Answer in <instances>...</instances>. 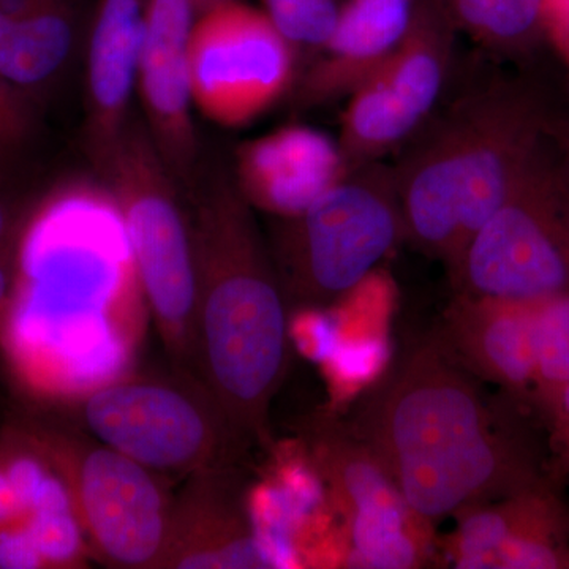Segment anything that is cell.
Wrapping results in <instances>:
<instances>
[{"label": "cell", "instance_id": "cell-1", "mask_svg": "<svg viewBox=\"0 0 569 569\" xmlns=\"http://www.w3.org/2000/svg\"><path fill=\"white\" fill-rule=\"evenodd\" d=\"M529 411L493 402L438 337L407 348L348 429L376 452L408 505L437 527L460 509L553 485ZM538 422V421H537Z\"/></svg>", "mask_w": 569, "mask_h": 569}, {"label": "cell", "instance_id": "cell-2", "mask_svg": "<svg viewBox=\"0 0 569 569\" xmlns=\"http://www.w3.org/2000/svg\"><path fill=\"white\" fill-rule=\"evenodd\" d=\"M252 209L230 176L194 193L197 377L236 429L266 447L290 365V302Z\"/></svg>", "mask_w": 569, "mask_h": 569}, {"label": "cell", "instance_id": "cell-3", "mask_svg": "<svg viewBox=\"0 0 569 569\" xmlns=\"http://www.w3.org/2000/svg\"><path fill=\"white\" fill-rule=\"evenodd\" d=\"M552 121L515 81L482 86L427 119L392 167L406 239L451 264L548 144Z\"/></svg>", "mask_w": 569, "mask_h": 569}, {"label": "cell", "instance_id": "cell-4", "mask_svg": "<svg viewBox=\"0 0 569 569\" xmlns=\"http://www.w3.org/2000/svg\"><path fill=\"white\" fill-rule=\"evenodd\" d=\"M11 430L54 471L100 563L162 569L174 500L170 479L61 418L28 413Z\"/></svg>", "mask_w": 569, "mask_h": 569}, {"label": "cell", "instance_id": "cell-5", "mask_svg": "<svg viewBox=\"0 0 569 569\" xmlns=\"http://www.w3.org/2000/svg\"><path fill=\"white\" fill-rule=\"evenodd\" d=\"M92 160L121 211L142 296L164 351L176 369L197 377L192 228L176 197V179L148 127L133 118Z\"/></svg>", "mask_w": 569, "mask_h": 569}, {"label": "cell", "instance_id": "cell-6", "mask_svg": "<svg viewBox=\"0 0 569 569\" xmlns=\"http://www.w3.org/2000/svg\"><path fill=\"white\" fill-rule=\"evenodd\" d=\"M74 415L89 436L167 479L239 466L252 447L200 378L176 367L89 389Z\"/></svg>", "mask_w": 569, "mask_h": 569}, {"label": "cell", "instance_id": "cell-7", "mask_svg": "<svg viewBox=\"0 0 569 569\" xmlns=\"http://www.w3.org/2000/svg\"><path fill=\"white\" fill-rule=\"evenodd\" d=\"M402 239L392 167H351L305 212L279 219L271 254L288 302L332 306Z\"/></svg>", "mask_w": 569, "mask_h": 569}, {"label": "cell", "instance_id": "cell-8", "mask_svg": "<svg viewBox=\"0 0 569 569\" xmlns=\"http://www.w3.org/2000/svg\"><path fill=\"white\" fill-rule=\"evenodd\" d=\"M549 142L448 264L456 293L522 302L569 293V183Z\"/></svg>", "mask_w": 569, "mask_h": 569}, {"label": "cell", "instance_id": "cell-9", "mask_svg": "<svg viewBox=\"0 0 569 569\" xmlns=\"http://www.w3.org/2000/svg\"><path fill=\"white\" fill-rule=\"evenodd\" d=\"M309 440L313 467L346 526L347 567H429L438 552L436 526L408 505L376 452L329 418L310 426Z\"/></svg>", "mask_w": 569, "mask_h": 569}, {"label": "cell", "instance_id": "cell-10", "mask_svg": "<svg viewBox=\"0 0 569 569\" xmlns=\"http://www.w3.org/2000/svg\"><path fill=\"white\" fill-rule=\"evenodd\" d=\"M296 48L264 10L223 0L194 18L189 43L194 110L227 129L249 126L293 86Z\"/></svg>", "mask_w": 569, "mask_h": 569}, {"label": "cell", "instance_id": "cell-11", "mask_svg": "<svg viewBox=\"0 0 569 569\" xmlns=\"http://www.w3.org/2000/svg\"><path fill=\"white\" fill-rule=\"evenodd\" d=\"M456 32L438 0H417L396 50L347 97L339 146L350 167L378 162L430 118L447 82Z\"/></svg>", "mask_w": 569, "mask_h": 569}, {"label": "cell", "instance_id": "cell-12", "mask_svg": "<svg viewBox=\"0 0 569 569\" xmlns=\"http://www.w3.org/2000/svg\"><path fill=\"white\" fill-rule=\"evenodd\" d=\"M438 550L458 569H569V501L548 485L460 509Z\"/></svg>", "mask_w": 569, "mask_h": 569}, {"label": "cell", "instance_id": "cell-13", "mask_svg": "<svg viewBox=\"0 0 569 569\" xmlns=\"http://www.w3.org/2000/svg\"><path fill=\"white\" fill-rule=\"evenodd\" d=\"M276 553L247 508L238 466L183 479L171 509L162 569L282 568Z\"/></svg>", "mask_w": 569, "mask_h": 569}, {"label": "cell", "instance_id": "cell-14", "mask_svg": "<svg viewBox=\"0 0 569 569\" xmlns=\"http://www.w3.org/2000/svg\"><path fill=\"white\" fill-rule=\"evenodd\" d=\"M194 10L193 0H148L137 77L153 144L173 178L186 182L198 157L189 77Z\"/></svg>", "mask_w": 569, "mask_h": 569}, {"label": "cell", "instance_id": "cell-15", "mask_svg": "<svg viewBox=\"0 0 569 569\" xmlns=\"http://www.w3.org/2000/svg\"><path fill=\"white\" fill-rule=\"evenodd\" d=\"M533 323L535 302L456 293L437 337L471 376L493 385L535 417Z\"/></svg>", "mask_w": 569, "mask_h": 569}, {"label": "cell", "instance_id": "cell-16", "mask_svg": "<svg viewBox=\"0 0 569 569\" xmlns=\"http://www.w3.org/2000/svg\"><path fill=\"white\" fill-rule=\"evenodd\" d=\"M339 142L307 126H287L236 149L234 183L247 203L288 219L305 212L350 171Z\"/></svg>", "mask_w": 569, "mask_h": 569}, {"label": "cell", "instance_id": "cell-17", "mask_svg": "<svg viewBox=\"0 0 569 569\" xmlns=\"http://www.w3.org/2000/svg\"><path fill=\"white\" fill-rule=\"evenodd\" d=\"M417 0H346L335 32L299 86L302 107L347 99L406 36Z\"/></svg>", "mask_w": 569, "mask_h": 569}, {"label": "cell", "instance_id": "cell-18", "mask_svg": "<svg viewBox=\"0 0 569 569\" xmlns=\"http://www.w3.org/2000/svg\"><path fill=\"white\" fill-rule=\"evenodd\" d=\"M148 0H99L88 52V137L91 159L129 121Z\"/></svg>", "mask_w": 569, "mask_h": 569}, {"label": "cell", "instance_id": "cell-19", "mask_svg": "<svg viewBox=\"0 0 569 569\" xmlns=\"http://www.w3.org/2000/svg\"><path fill=\"white\" fill-rule=\"evenodd\" d=\"M77 32L78 11L31 22H17L0 13V74L39 96L69 62Z\"/></svg>", "mask_w": 569, "mask_h": 569}, {"label": "cell", "instance_id": "cell-20", "mask_svg": "<svg viewBox=\"0 0 569 569\" xmlns=\"http://www.w3.org/2000/svg\"><path fill=\"white\" fill-rule=\"evenodd\" d=\"M456 31L501 54L529 51L542 33V0H438Z\"/></svg>", "mask_w": 569, "mask_h": 569}, {"label": "cell", "instance_id": "cell-21", "mask_svg": "<svg viewBox=\"0 0 569 569\" xmlns=\"http://www.w3.org/2000/svg\"><path fill=\"white\" fill-rule=\"evenodd\" d=\"M531 411L545 429L569 385V293L535 302Z\"/></svg>", "mask_w": 569, "mask_h": 569}, {"label": "cell", "instance_id": "cell-22", "mask_svg": "<svg viewBox=\"0 0 569 569\" xmlns=\"http://www.w3.org/2000/svg\"><path fill=\"white\" fill-rule=\"evenodd\" d=\"M40 133L37 97L0 74V190L14 192L32 162Z\"/></svg>", "mask_w": 569, "mask_h": 569}, {"label": "cell", "instance_id": "cell-23", "mask_svg": "<svg viewBox=\"0 0 569 569\" xmlns=\"http://www.w3.org/2000/svg\"><path fill=\"white\" fill-rule=\"evenodd\" d=\"M264 11L280 33L298 47L320 50L335 32L339 0H263Z\"/></svg>", "mask_w": 569, "mask_h": 569}, {"label": "cell", "instance_id": "cell-24", "mask_svg": "<svg viewBox=\"0 0 569 569\" xmlns=\"http://www.w3.org/2000/svg\"><path fill=\"white\" fill-rule=\"evenodd\" d=\"M0 190V323L9 313L20 280L21 244L37 201Z\"/></svg>", "mask_w": 569, "mask_h": 569}, {"label": "cell", "instance_id": "cell-25", "mask_svg": "<svg viewBox=\"0 0 569 569\" xmlns=\"http://www.w3.org/2000/svg\"><path fill=\"white\" fill-rule=\"evenodd\" d=\"M546 430V473L557 488L569 485V385L549 418Z\"/></svg>", "mask_w": 569, "mask_h": 569}, {"label": "cell", "instance_id": "cell-26", "mask_svg": "<svg viewBox=\"0 0 569 569\" xmlns=\"http://www.w3.org/2000/svg\"><path fill=\"white\" fill-rule=\"evenodd\" d=\"M78 0H0V13L17 22H31L50 14L78 11Z\"/></svg>", "mask_w": 569, "mask_h": 569}, {"label": "cell", "instance_id": "cell-27", "mask_svg": "<svg viewBox=\"0 0 569 569\" xmlns=\"http://www.w3.org/2000/svg\"><path fill=\"white\" fill-rule=\"evenodd\" d=\"M542 33L569 67V0H542Z\"/></svg>", "mask_w": 569, "mask_h": 569}, {"label": "cell", "instance_id": "cell-28", "mask_svg": "<svg viewBox=\"0 0 569 569\" xmlns=\"http://www.w3.org/2000/svg\"><path fill=\"white\" fill-rule=\"evenodd\" d=\"M550 138H552L553 144L557 146L560 164L569 183V119L567 121H552Z\"/></svg>", "mask_w": 569, "mask_h": 569}, {"label": "cell", "instance_id": "cell-29", "mask_svg": "<svg viewBox=\"0 0 569 569\" xmlns=\"http://www.w3.org/2000/svg\"><path fill=\"white\" fill-rule=\"evenodd\" d=\"M223 2V0H193L194 9L204 10L208 7L216 6V3Z\"/></svg>", "mask_w": 569, "mask_h": 569}]
</instances>
